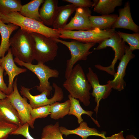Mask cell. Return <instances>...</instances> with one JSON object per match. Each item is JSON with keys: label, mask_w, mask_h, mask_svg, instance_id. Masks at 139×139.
<instances>
[{"label": "cell", "mask_w": 139, "mask_h": 139, "mask_svg": "<svg viewBox=\"0 0 139 139\" xmlns=\"http://www.w3.org/2000/svg\"><path fill=\"white\" fill-rule=\"evenodd\" d=\"M58 2L57 0H44L39 10L41 20L48 27L52 26L58 6Z\"/></svg>", "instance_id": "17"}, {"label": "cell", "mask_w": 139, "mask_h": 139, "mask_svg": "<svg viewBox=\"0 0 139 139\" xmlns=\"http://www.w3.org/2000/svg\"><path fill=\"white\" fill-rule=\"evenodd\" d=\"M125 138L126 139H138L134 136L132 134L127 135Z\"/></svg>", "instance_id": "36"}, {"label": "cell", "mask_w": 139, "mask_h": 139, "mask_svg": "<svg viewBox=\"0 0 139 139\" xmlns=\"http://www.w3.org/2000/svg\"><path fill=\"white\" fill-rule=\"evenodd\" d=\"M52 87L55 90L53 96L50 99L47 97L51 92L45 91L39 95H33L30 92L32 89H29L21 86L20 92L23 95L29 100L30 104L32 108H35L48 105H51L56 102L60 101L64 98L63 92L62 88L58 86L56 83H53Z\"/></svg>", "instance_id": "9"}, {"label": "cell", "mask_w": 139, "mask_h": 139, "mask_svg": "<svg viewBox=\"0 0 139 139\" xmlns=\"http://www.w3.org/2000/svg\"><path fill=\"white\" fill-rule=\"evenodd\" d=\"M44 1V0H32L22 5L21 11L19 12L24 17L42 22L39 14V8Z\"/></svg>", "instance_id": "23"}, {"label": "cell", "mask_w": 139, "mask_h": 139, "mask_svg": "<svg viewBox=\"0 0 139 139\" xmlns=\"http://www.w3.org/2000/svg\"><path fill=\"white\" fill-rule=\"evenodd\" d=\"M123 41L127 42L129 45L130 50L132 51L139 49V33H135L129 34L120 31L117 32Z\"/></svg>", "instance_id": "28"}, {"label": "cell", "mask_w": 139, "mask_h": 139, "mask_svg": "<svg viewBox=\"0 0 139 139\" xmlns=\"http://www.w3.org/2000/svg\"><path fill=\"white\" fill-rule=\"evenodd\" d=\"M76 8L72 4L58 6L52 25L53 28L62 29L67 24L69 18L75 11Z\"/></svg>", "instance_id": "20"}, {"label": "cell", "mask_w": 139, "mask_h": 139, "mask_svg": "<svg viewBox=\"0 0 139 139\" xmlns=\"http://www.w3.org/2000/svg\"><path fill=\"white\" fill-rule=\"evenodd\" d=\"M1 58H0V66H1Z\"/></svg>", "instance_id": "37"}, {"label": "cell", "mask_w": 139, "mask_h": 139, "mask_svg": "<svg viewBox=\"0 0 139 139\" xmlns=\"http://www.w3.org/2000/svg\"><path fill=\"white\" fill-rule=\"evenodd\" d=\"M59 123L56 122L54 124L45 126L42 129L41 138L44 139H64L60 129Z\"/></svg>", "instance_id": "26"}, {"label": "cell", "mask_w": 139, "mask_h": 139, "mask_svg": "<svg viewBox=\"0 0 139 139\" xmlns=\"http://www.w3.org/2000/svg\"><path fill=\"white\" fill-rule=\"evenodd\" d=\"M7 55L1 58V66L6 71L8 78V88L10 94L13 91L14 79L16 76L26 72L27 70L18 67L15 63L10 48Z\"/></svg>", "instance_id": "14"}, {"label": "cell", "mask_w": 139, "mask_h": 139, "mask_svg": "<svg viewBox=\"0 0 139 139\" xmlns=\"http://www.w3.org/2000/svg\"><path fill=\"white\" fill-rule=\"evenodd\" d=\"M63 84L64 87L72 97L82 103L85 106L90 104L91 88L82 68L78 64L74 67Z\"/></svg>", "instance_id": "1"}, {"label": "cell", "mask_w": 139, "mask_h": 139, "mask_svg": "<svg viewBox=\"0 0 139 139\" xmlns=\"http://www.w3.org/2000/svg\"><path fill=\"white\" fill-rule=\"evenodd\" d=\"M14 60L19 65L25 67L36 75L40 82L39 85L36 86L39 92L41 93L47 91L51 92L53 87L50 85L48 80L50 78L58 77L59 75L58 71L51 69L42 63H38L36 65H34L22 62L16 57L15 58Z\"/></svg>", "instance_id": "7"}, {"label": "cell", "mask_w": 139, "mask_h": 139, "mask_svg": "<svg viewBox=\"0 0 139 139\" xmlns=\"http://www.w3.org/2000/svg\"><path fill=\"white\" fill-rule=\"evenodd\" d=\"M19 126L13 124L0 122V139H6Z\"/></svg>", "instance_id": "30"}, {"label": "cell", "mask_w": 139, "mask_h": 139, "mask_svg": "<svg viewBox=\"0 0 139 139\" xmlns=\"http://www.w3.org/2000/svg\"><path fill=\"white\" fill-rule=\"evenodd\" d=\"M4 69L1 66H0V91L7 95H9L10 93L6 84L4 82L3 79Z\"/></svg>", "instance_id": "33"}, {"label": "cell", "mask_w": 139, "mask_h": 139, "mask_svg": "<svg viewBox=\"0 0 139 139\" xmlns=\"http://www.w3.org/2000/svg\"><path fill=\"white\" fill-rule=\"evenodd\" d=\"M7 95L0 91V99L5 98L6 97Z\"/></svg>", "instance_id": "35"}, {"label": "cell", "mask_w": 139, "mask_h": 139, "mask_svg": "<svg viewBox=\"0 0 139 139\" xmlns=\"http://www.w3.org/2000/svg\"><path fill=\"white\" fill-rule=\"evenodd\" d=\"M93 11L101 15L110 14L117 6L122 5V0H93Z\"/></svg>", "instance_id": "22"}, {"label": "cell", "mask_w": 139, "mask_h": 139, "mask_svg": "<svg viewBox=\"0 0 139 139\" xmlns=\"http://www.w3.org/2000/svg\"><path fill=\"white\" fill-rule=\"evenodd\" d=\"M86 77L93 89L91 94L94 98L95 101L97 104L94 110L97 114L100 101L102 99H105L108 97L111 91L112 88L108 83L101 85L97 75L90 67L88 68V72Z\"/></svg>", "instance_id": "12"}, {"label": "cell", "mask_w": 139, "mask_h": 139, "mask_svg": "<svg viewBox=\"0 0 139 139\" xmlns=\"http://www.w3.org/2000/svg\"><path fill=\"white\" fill-rule=\"evenodd\" d=\"M123 131H121L118 133L115 134L110 136L106 137L104 139H126L123 136Z\"/></svg>", "instance_id": "34"}, {"label": "cell", "mask_w": 139, "mask_h": 139, "mask_svg": "<svg viewBox=\"0 0 139 139\" xmlns=\"http://www.w3.org/2000/svg\"><path fill=\"white\" fill-rule=\"evenodd\" d=\"M22 6L20 0H0V12H19Z\"/></svg>", "instance_id": "27"}, {"label": "cell", "mask_w": 139, "mask_h": 139, "mask_svg": "<svg viewBox=\"0 0 139 139\" xmlns=\"http://www.w3.org/2000/svg\"><path fill=\"white\" fill-rule=\"evenodd\" d=\"M70 105L71 102L69 99L62 103L56 102L50 105V117L55 120L63 118L68 114Z\"/></svg>", "instance_id": "25"}, {"label": "cell", "mask_w": 139, "mask_h": 139, "mask_svg": "<svg viewBox=\"0 0 139 139\" xmlns=\"http://www.w3.org/2000/svg\"><path fill=\"white\" fill-rule=\"evenodd\" d=\"M19 27L12 23L6 24L0 19V34L1 39L0 45V58L4 56L6 52L9 49V41L12 33L17 30Z\"/></svg>", "instance_id": "19"}, {"label": "cell", "mask_w": 139, "mask_h": 139, "mask_svg": "<svg viewBox=\"0 0 139 139\" xmlns=\"http://www.w3.org/2000/svg\"><path fill=\"white\" fill-rule=\"evenodd\" d=\"M59 38L72 39L83 43L100 44L111 37L116 32L115 29L101 30L95 29L86 30L71 31L59 30Z\"/></svg>", "instance_id": "5"}, {"label": "cell", "mask_w": 139, "mask_h": 139, "mask_svg": "<svg viewBox=\"0 0 139 139\" xmlns=\"http://www.w3.org/2000/svg\"><path fill=\"white\" fill-rule=\"evenodd\" d=\"M54 39L57 43H60L66 46L71 52V57L66 61L65 75L66 79L68 77L77 62L87 59L88 56L92 53L90 51V49L96 44L93 42L83 43L74 40L67 41L59 39Z\"/></svg>", "instance_id": "6"}, {"label": "cell", "mask_w": 139, "mask_h": 139, "mask_svg": "<svg viewBox=\"0 0 139 139\" xmlns=\"http://www.w3.org/2000/svg\"><path fill=\"white\" fill-rule=\"evenodd\" d=\"M118 16V15L115 14L100 16L91 15L89 19L92 29H98L101 30H105L111 28Z\"/></svg>", "instance_id": "21"}, {"label": "cell", "mask_w": 139, "mask_h": 139, "mask_svg": "<svg viewBox=\"0 0 139 139\" xmlns=\"http://www.w3.org/2000/svg\"><path fill=\"white\" fill-rule=\"evenodd\" d=\"M118 12L117 19L111 28H124L138 33L139 27L134 23L132 17L129 2L125 3L123 8L119 9Z\"/></svg>", "instance_id": "15"}, {"label": "cell", "mask_w": 139, "mask_h": 139, "mask_svg": "<svg viewBox=\"0 0 139 139\" xmlns=\"http://www.w3.org/2000/svg\"><path fill=\"white\" fill-rule=\"evenodd\" d=\"M135 57V55L133 53L129 46L126 45L125 54L120 61L114 79L107 82V83L110 85L112 89L118 91L124 89L126 85L124 77L126 74L127 66L130 60Z\"/></svg>", "instance_id": "13"}, {"label": "cell", "mask_w": 139, "mask_h": 139, "mask_svg": "<svg viewBox=\"0 0 139 139\" xmlns=\"http://www.w3.org/2000/svg\"><path fill=\"white\" fill-rule=\"evenodd\" d=\"M1 14L2 13L1 12H0V19L1 16Z\"/></svg>", "instance_id": "38"}, {"label": "cell", "mask_w": 139, "mask_h": 139, "mask_svg": "<svg viewBox=\"0 0 139 139\" xmlns=\"http://www.w3.org/2000/svg\"><path fill=\"white\" fill-rule=\"evenodd\" d=\"M69 99L71 102V105L68 115H73L76 117L79 124L82 122L83 120L81 116L83 114H86L90 116L94 122L98 127L100 126L97 121L92 116L93 112L91 111H86L84 110L81 106L79 101L72 97L70 94L68 95Z\"/></svg>", "instance_id": "24"}, {"label": "cell", "mask_w": 139, "mask_h": 139, "mask_svg": "<svg viewBox=\"0 0 139 139\" xmlns=\"http://www.w3.org/2000/svg\"><path fill=\"white\" fill-rule=\"evenodd\" d=\"M63 1L73 4L76 7H89L93 6V2L90 0H64Z\"/></svg>", "instance_id": "32"}, {"label": "cell", "mask_w": 139, "mask_h": 139, "mask_svg": "<svg viewBox=\"0 0 139 139\" xmlns=\"http://www.w3.org/2000/svg\"><path fill=\"white\" fill-rule=\"evenodd\" d=\"M75 11L74 16L62 30L78 31L93 29L89 19L91 13L89 8L87 7H76Z\"/></svg>", "instance_id": "11"}, {"label": "cell", "mask_w": 139, "mask_h": 139, "mask_svg": "<svg viewBox=\"0 0 139 139\" xmlns=\"http://www.w3.org/2000/svg\"><path fill=\"white\" fill-rule=\"evenodd\" d=\"M87 123L83 121L80 124L79 127L73 130H70L63 126H60V131L63 135L66 136L71 134H75L80 137L82 139H87V137L91 136H100L104 139L106 137L104 133L100 132L94 128L89 127Z\"/></svg>", "instance_id": "18"}, {"label": "cell", "mask_w": 139, "mask_h": 139, "mask_svg": "<svg viewBox=\"0 0 139 139\" xmlns=\"http://www.w3.org/2000/svg\"><path fill=\"white\" fill-rule=\"evenodd\" d=\"M17 78L14 81L13 90L9 95H7L8 99L17 111L21 120L22 125L28 123L32 128L34 126L31 118L30 112L32 108L27 102V99L22 97L20 94L17 86Z\"/></svg>", "instance_id": "10"}, {"label": "cell", "mask_w": 139, "mask_h": 139, "mask_svg": "<svg viewBox=\"0 0 139 139\" xmlns=\"http://www.w3.org/2000/svg\"><path fill=\"white\" fill-rule=\"evenodd\" d=\"M29 124L27 123L19 126L11 134L14 135H21L27 139H35L30 135L29 132ZM41 139H44L41 138Z\"/></svg>", "instance_id": "31"}, {"label": "cell", "mask_w": 139, "mask_h": 139, "mask_svg": "<svg viewBox=\"0 0 139 139\" xmlns=\"http://www.w3.org/2000/svg\"><path fill=\"white\" fill-rule=\"evenodd\" d=\"M126 45L125 42L123 41L116 31L111 37L103 41L99 44L97 48L94 49V50H99L107 47H111L114 51L115 55L111 64L108 66H104L100 64L95 65V67L114 76L116 73L115 70V64L118 60H121L124 55Z\"/></svg>", "instance_id": "8"}, {"label": "cell", "mask_w": 139, "mask_h": 139, "mask_svg": "<svg viewBox=\"0 0 139 139\" xmlns=\"http://www.w3.org/2000/svg\"><path fill=\"white\" fill-rule=\"evenodd\" d=\"M50 105H48L38 108H32L30 115L31 120L34 124L36 119L38 118H45L50 115Z\"/></svg>", "instance_id": "29"}, {"label": "cell", "mask_w": 139, "mask_h": 139, "mask_svg": "<svg viewBox=\"0 0 139 139\" xmlns=\"http://www.w3.org/2000/svg\"><path fill=\"white\" fill-rule=\"evenodd\" d=\"M0 122L22 125L17 111L6 97L0 99Z\"/></svg>", "instance_id": "16"}, {"label": "cell", "mask_w": 139, "mask_h": 139, "mask_svg": "<svg viewBox=\"0 0 139 139\" xmlns=\"http://www.w3.org/2000/svg\"><path fill=\"white\" fill-rule=\"evenodd\" d=\"M0 19L5 24H16L28 33H39L53 39L59 38L58 30L50 28L42 22L24 17L18 12L2 13Z\"/></svg>", "instance_id": "2"}, {"label": "cell", "mask_w": 139, "mask_h": 139, "mask_svg": "<svg viewBox=\"0 0 139 139\" xmlns=\"http://www.w3.org/2000/svg\"><path fill=\"white\" fill-rule=\"evenodd\" d=\"M11 52L15 57L25 63H32L34 60V42L31 33L19 29L10 38Z\"/></svg>", "instance_id": "3"}, {"label": "cell", "mask_w": 139, "mask_h": 139, "mask_svg": "<svg viewBox=\"0 0 139 139\" xmlns=\"http://www.w3.org/2000/svg\"><path fill=\"white\" fill-rule=\"evenodd\" d=\"M30 33L34 42V59L38 63L43 64L54 60L57 55L58 49L57 43L54 39L39 33Z\"/></svg>", "instance_id": "4"}]
</instances>
